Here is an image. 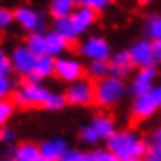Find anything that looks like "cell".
Wrapping results in <instances>:
<instances>
[{
  "instance_id": "obj_1",
  "label": "cell",
  "mask_w": 161,
  "mask_h": 161,
  "mask_svg": "<svg viewBox=\"0 0 161 161\" xmlns=\"http://www.w3.org/2000/svg\"><path fill=\"white\" fill-rule=\"evenodd\" d=\"M107 145L121 159H125V158H142L147 151L145 142L131 131H114L107 138Z\"/></svg>"
},
{
  "instance_id": "obj_2",
  "label": "cell",
  "mask_w": 161,
  "mask_h": 161,
  "mask_svg": "<svg viewBox=\"0 0 161 161\" xmlns=\"http://www.w3.org/2000/svg\"><path fill=\"white\" fill-rule=\"evenodd\" d=\"M49 89L40 84V80H26L12 95V103L19 107H44L49 98Z\"/></svg>"
},
{
  "instance_id": "obj_3",
  "label": "cell",
  "mask_w": 161,
  "mask_h": 161,
  "mask_svg": "<svg viewBox=\"0 0 161 161\" xmlns=\"http://www.w3.org/2000/svg\"><path fill=\"white\" fill-rule=\"evenodd\" d=\"M125 97V84L119 77L107 75L103 79L97 80L95 84V103L102 107H110V105L119 103Z\"/></svg>"
},
{
  "instance_id": "obj_4",
  "label": "cell",
  "mask_w": 161,
  "mask_h": 161,
  "mask_svg": "<svg viewBox=\"0 0 161 161\" xmlns=\"http://www.w3.org/2000/svg\"><path fill=\"white\" fill-rule=\"evenodd\" d=\"M65 98L72 105H91L95 102V84L86 79L74 80L65 93Z\"/></svg>"
},
{
  "instance_id": "obj_5",
  "label": "cell",
  "mask_w": 161,
  "mask_h": 161,
  "mask_svg": "<svg viewBox=\"0 0 161 161\" xmlns=\"http://www.w3.org/2000/svg\"><path fill=\"white\" fill-rule=\"evenodd\" d=\"M54 74L58 79L65 80V82H74L77 79H82L84 67L75 58H58L54 63Z\"/></svg>"
},
{
  "instance_id": "obj_6",
  "label": "cell",
  "mask_w": 161,
  "mask_h": 161,
  "mask_svg": "<svg viewBox=\"0 0 161 161\" xmlns=\"http://www.w3.org/2000/svg\"><path fill=\"white\" fill-rule=\"evenodd\" d=\"M128 53H130V58H131L133 67H138V69L151 67V65L156 61V58H154L153 42H151V40H147V39L137 40V42L130 47Z\"/></svg>"
},
{
  "instance_id": "obj_7",
  "label": "cell",
  "mask_w": 161,
  "mask_h": 161,
  "mask_svg": "<svg viewBox=\"0 0 161 161\" xmlns=\"http://www.w3.org/2000/svg\"><path fill=\"white\" fill-rule=\"evenodd\" d=\"M12 69L16 70L19 75H30V74L35 70V61L37 56L28 49V46H18L14 51H12Z\"/></svg>"
},
{
  "instance_id": "obj_8",
  "label": "cell",
  "mask_w": 161,
  "mask_h": 161,
  "mask_svg": "<svg viewBox=\"0 0 161 161\" xmlns=\"http://www.w3.org/2000/svg\"><path fill=\"white\" fill-rule=\"evenodd\" d=\"M80 54L88 60H109L110 58V46L102 37H89L80 46Z\"/></svg>"
},
{
  "instance_id": "obj_9",
  "label": "cell",
  "mask_w": 161,
  "mask_h": 161,
  "mask_svg": "<svg viewBox=\"0 0 161 161\" xmlns=\"http://www.w3.org/2000/svg\"><path fill=\"white\" fill-rule=\"evenodd\" d=\"M156 110H158V103L153 100V97L149 93H142V95H137V98L133 102L131 117L135 121H144L149 119Z\"/></svg>"
},
{
  "instance_id": "obj_10",
  "label": "cell",
  "mask_w": 161,
  "mask_h": 161,
  "mask_svg": "<svg viewBox=\"0 0 161 161\" xmlns=\"http://www.w3.org/2000/svg\"><path fill=\"white\" fill-rule=\"evenodd\" d=\"M14 21L23 26L26 32H42L44 28V23H42V18H40L39 12H35L30 7H19L14 12Z\"/></svg>"
},
{
  "instance_id": "obj_11",
  "label": "cell",
  "mask_w": 161,
  "mask_h": 161,
  "mask_svg": "<svg viewBox=\"0 0 161 161\" xmlns=\"http://www.w3.org/2000/svg\"><path fill=\"white\" fill-rule=\"evenodd\" d=\"M39 149H40V156L42 158H46L49 161H58L69 151V144L63 138H49V140L40 144Z\"/></svg>"
},
{
  "instance_id": "obj_12",
  "label": "cell",
  "mask_w": 161,
  "mask_h": 161,
  "mask_svg": "<svg viewBox=\"0 0 161 161\" xmlns=\"http://www.w3.org/2000/svg\"><path fill=\"white\" fill-rule=\"evenodd\" d=\"M109 65H110V75L119 77V79H123V77L128 75L130 70H131V67H133L131 58H130V53L128 51L116 53V54L110 58Z\"/></svg>"
},
{
  "instance_id": "obj_13",
  "label": "cell",
  "mask_w": 161,
  "mask_h": 161,
  "mask_svg": "<svg viewBox=\"0 0 161 161\" xmlns=\"http://www.w3.org/2000/svg\"><path fill=\"white\" fill-rule=\"evenodd\" d=\"M70 18H72V23H74V26H75L77 33H84L86 30L95 23L97 12L93 11V9L86 7V5H80L79 9H75V11L70 14Z\"/></svg>"
},
{
  "instance_id": "obj_14",
  "label": "cell",
  "mask_w": 161,
  "mask_h": 161,
  "mask_svg": "<svg viewBox=\"0 0 161 161\" xmlns=\"http://www.w3.org/2000/svg\"><path fill=\"white\" fill-rule=\"evenodd\" d=\"M154 77H156V70L154 67H144L140 69L138 75L135 77L133 80V93L135 95H142V93H149L153 89V82H154Z\"/></svg>"
},
{
  "instance_id": "obj_15",
  "label": "cell",
  "mask_w": 161,
  "mask_h": 161,
  "mask_svg": "<svg viewBox=\"0 0 161 161\" xmlns=\"http://www.w3.org/2000/svg\"><path fill=\"white\" fill-rule=\"evenodd\" d=\"M54 32L60 33V35L63 37L69 44L75 42V39L79 37V33H77V30H75V26H74L72 18H70V16L56 18V21H54Z\"/></svg>"
},
{
  "instance_id": "obj_16",
  "label": "cell",
  "mask_w": 161,
  "mask_h": 161,
  "mask_svg": "<svg viewBox=\"0 0 161 161\" xmlns=\"http://www.w3.org/2000/svg\"><path fill=\"white\" fill-rule=\"evenodd\" d=\"M89 126H91L95 131H97V135L100 137V140L102 138H107L112 135L114 131H116V126H114V121L110 119V117H107V116H97L95 119L89 123Z\"/></svg>"
},
{
  "instance_id": "obj_17",
  "label": "cell",
  "mask_w": 161,
  "mask_h": 161,
  "mask_svg": "<svg viewBox=\"0 0 161 161\" xmlns=\"http://www.w3.org/2000/svg\"><path fill=\"white\" fill-rule=\"evenodd\" d=\"M67 46H69V42L58 32L53 30V32L46 33V47H47V53L51 56H60L61 53L67 49Z\"/></svg>"
},
{
  "instance_id": "obj_18",
  "label": "cell",
  "mask_w": 161,
  "mask_h": 161,
  "mask_svg": "<svg viewBox=\"0 0 161 161\" xmlns=\"http://www.w3.org/2000/svg\"><path fill=\"white\" fill-rule=\"evenodd\" d=\"M54 56H51L49 53L42 54V56H37V61H35V70L33 72L40 77V79H46V77H51L54 74Z\"/></svg>"
},
{
  "instance_id": "obj_19",
  "label": "cell",
  "mask_w": 161,
  "mask_h": 161,
  "mask_svg": "<svg viewBox=\"0 0 161 161\" xmlns=\"http://www.w3.org/2000/svg\"><path fill=\"white\" fill-rule=\"evenodd\" d=\"M88 74L93 80H100V79H103V77L110 75L109 60H93L88 67Z\"/></svg>"
},
{
  "instance_id": "obj_20",
  "label": "cell",
  "mask_w": 161,
  "mask_h": 161,
  "mask_svg": "<svg viewBox=\"0 0 161 161\" xmlns=\"http://www.w3.org/2000/svg\"><path fill=\"white\" fill-rule=\"evenodd\" d=\"M40 158V149L33 144H21L16 151H14V159L16 161H35Z\"/></svg>"
},
{
  "instance_id": "obj_21",
  "label": "cell",
  "mask_w": 161,
  "mask_h": 161,
  "mask_svg": "<svg viewBox=\"0 0 161 161\" xmlns=\"http://www.w3.org/2000/svg\"><path fill=\"white\" fill-rule=\"evenodd\" d=\"M74 2L72 0H53L51 5H49V12L51 16L56 19V18H63V16H70L74 12Z\"/></svg>"
},
{
  "instance_id": "obj_22",
  "label": "cell",
  "mask_w": 161,
  "mask_h": 161,
  "mask_svg": "<svg viewBox=\"0 0 161 161\" xmlns=\"http://www.w3.org/2000/svg\"><path fill=\"white\" fill-rule=\"evenodd\" d=\"M26 46H28V49L35 54V56H42V54L47 53V47H46V35H42L40 32L30 33L28 40H26Z\"/></svg>"
},
{
  "instance_id": "obj_23",
  "label": "cell",
  "mask_w": 161,
  "mask_h": 161,
  "mask_svg": "<svg viewBox=\"0 0 161 161\" xmlns=\"http://www.w3.org/2000/svg\"><path fill=\"white\" fill-rule=\"evenodd\" d=\"M145 33L153 40L161 39V16H151L145 25Z\"/></svg>"
},
{
  "instance_id": "obj_24",
  "label": "cell",
  "mask_w": 161,
  "mask_h": 161,
  "mask_svg": "<svg viewBox=\"0 0 161 161\" xmlns=\"http://www.w3.org/2000/svg\"><path fill=\"white\" fill-rule=\"evenodd\" d=\"M67 103H69V102H67L65 95H60V93H54V95H53V93H51L44 107H46V109H49V110H60V109H63Z\"/></svg>"
},
{
  "instance_id": "obj_25",
  "label": "cell",
  "mask_w": 161,
  "mask_h": 161,
  "mask_svg": "<svg viewBox=\"0 0 161 161\" xmlns=\"http://www.w3.org/2000/svg\"><path fill=\"white\" fill-rule=\"evenodd\" d=\"M91 161H121V158L110 149H97L91 153Z\"/></svg>"
},
{
  "instance_id": "obj_26",
  "label": "cell",
  "mask_w": 161,
  "mask_h": 161,
  "mask_svg": "<svg viewBox=\"0 0 161 161\" xmlns=\"http://www.w3.org/2000/svg\"><path fill=\"white\" fill-rule=\"evenodd\" d=\"M12 112H14V103L0 100V128L7 125V121L12 117Z\"/></svg>"
},
{
  "instance_id": "obj_27",
  "label": "cell",
  "mask_w": 161,
  "mask_h": 161,
  "mask_svg": "<svg viewBox=\"0 0 161 161\" xmlns=\"http://www.w3.org/2000/svg\"><path fill=\"white\" fill-rule=\"evenodd\" d=\"M58 161H91V154L75 151V149H69Z\"/></svg>"
},
{
  "instance_id": "obj_28",
  "label": "cell",
  "mask_w": 161,
  "mask_h": 161,
  "mask_svg": "<svg viewBox=\"0 0 161 161\" xmlns=\"http://www.w3.org/2000/svg\"><path fill=\"white\" fill-rule=\"evenodd\" d=\"M80 140L82 142H86V144H89V145H93V144H97L98 140H100V137L97 135V131L91 128V126H86L82 131H80Z\"/></svg>"
},
{
  "instance_id": "obj_29",
  "label": "cell",
  "mask_w": 161,
  "mask_h": 161,
  "mask_svg": "<svg viewBox=\"0 0 161 161\" xmlns=\"http://www.w3.org/2000/svg\"><path fill=\"white\" fill-rule=\"evenodd\" d=\"M11 69H12L11 56H7L5 51L0 49V75H9V74H11Z\"/></svg>"
},
{
  "instance_id": "obj_30",
  "label": "cell",
  "mask_w": 161,
  "mask_h": 161,
  "mask_svg": "<svg viewBox=\"0 0 161 161\" xmlns=\"http://www.w3.org/2000/svg\"><path fill=\"white\" fill-rule=\"evenodd\" d=\"M82 5H86V7L93 9L95 12H98V11H103V9L109 7L110 0H82Z\"/></svg>"
},
{
  "instance_id": "obj_31",
  "label": "cell",
  "mask_w": 161,
  "mask_h": 161,
  "mask_svg": "<svg viewBox=\"0 0 161 161\" xmlns=\"http://www.w3.org/2000/svg\"><path fill=\"white\" fill-rule=\"evenodd\" d=\"M12 21H14V14L9 9L0 7V28H7Z\"/></svg>"
},
{
  "instance_id": "obj_32",
  "label": "cell",
  "mask_w": 161,
  "mask_h": 161,
  "mask_svg": "<svg viewBox=\"0 0 161 161\" xmlns=\"http://www.w3.org/2000/svg\"><path fill=\"white\" fill-rule=\"evenodd\" d=\"M12 89V82L7 75H0V98L7 97Z\"/></svg>"
},
{
  "instance_id": "obj_33",
  "label": "cell",
  "mask_w": 161,
  "mask_h": 161,
  "mask_svg": "<svg viewBox=\"0 0 161 161\" xmlns=\"http://www.w3.org/2000/svg\"><path fill=\"white\" fill-rule=\"evenodd\" d=\"M142 161H161V149L153 145V149L145 151V154L142 156Z\"/></svg>"
},
{
  "instance_id": "obj_34",
  "label": "cell",
  "mask_w": 161,
  "mask_h": 161,
  "mask_svg": "<svg viewBox=\"0 0 161 161\" xmlns=\"http://www.w3.org/2000/svg\"><path fill=\"white\" fill-rule=\"evenodd\" d=\"M14 131H12L11 128H5V126H2L0 128V142L2 144H12L14 142Z\"/></svg>"
},
{
  "instance_id": "obj_35",
  "label": "cell",
  "mask_w": 161,
  "mask_h": 161,
  "mask_svg": "<svg viewBox=\"0 0 161 161\" xmlns=\"http://www.w3.org/2000/svg\"><path fill=\"white\" fill-rule=\"evenodd\" d=\"M149 95L153 97V100L158 103V107H161V86H156L149 91Z\"/></svg>"
},
{
  "instance_id": "obj_36",
  "label": "cell",
  "mask_w": 161,
  "mask_h": 161,
  "mask_svg": "<svg viewBox=\"0 0 161 161\" xmlns=\"http://www.w3.org/2000/svg\"><path fill=\"white\" fill-rule=\"evenodd\" d=\"M153 47H154V58H156V61H161V39L154 40Z\"/></svg>"
},
{
  "instance_id": "obj_37",
  "label": "cell",
  "mask_w": 161,
  "mask_h": 161,
  "mask_svg": "<svg viewBox=\"0 0 161 161\" xmlns=\"http://www.w3.org/2000/svg\"><path fill=\"white\" fill-rule=\"evenodd\" d=\"M153 144L156 145V147H159L161 149V128L158 130L156 133H154V138H153Z\"/></svg>"
},
{
  "instance_id": "obj_38",
  "label": "cell",
  "mask_w": 161,
  "mask_h": 161,
  "mask_svg": "<svg viewBox=\"0 0 161 161\" xmlns=\"http://www.w3.org/2000/svg\"><path fill=\"white\" fill-rule=\"evenodd\" d=\"M121 161H142V158H125V159Z\"/></svg>"
},
{
  "instance_id": "obj_39",
  "label": "cell",
  "mask_w": 161,
  "mask_h": 161,
  "mask_svg": "<svg viewBox=\"0 0 161 161\" xmlns=\"http://www.w3.org/2000/svg\"><path fill=\"white\" fill-rule=\"evenodd\" d=\"M137 2H138V4H140V5H147V4H149V2H151V0H137Z\"/></svg>"
},
{
  "instance_id": "obj_40",
  "label": "cell",
  "mask_w": 161,
  "mask_h": 161,
  "mask_svg": "<svg viewBox=\"0 0 161 161\" xmlns=\"http://www.w3.org/2000/svg\"><path fill=\"white\" fill-rule=\"evenodd\" d=\"M74 5H82V0H72Z\"/></svg>"
},
{
  "instance_id": "obj_41",
  "label": "cell",
  "mask_w": 161,
  "mask_h": 161,
  "mask_svg": "<svg viewBox=\"0 0 161 161\" xmlns=\"http://www.w3.org/2000/svg\"><path fill=\"white\" fill-rule=\"evenodd\" d=\"M35 161H49V159H46V158H42V156H40V158H37Z\"/></svg>"
}]
</instances>
